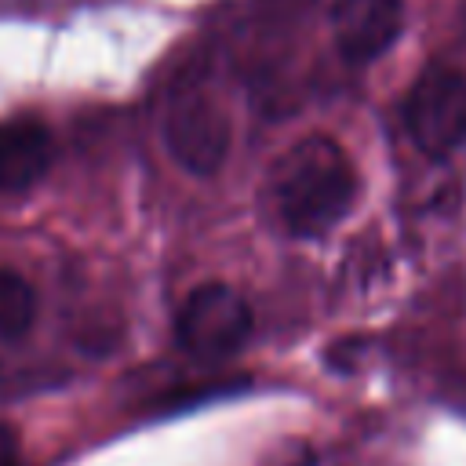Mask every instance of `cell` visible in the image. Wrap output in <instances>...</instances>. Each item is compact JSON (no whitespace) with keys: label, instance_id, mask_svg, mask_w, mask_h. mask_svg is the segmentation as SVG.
<instances>
[{"label":"cell","instance_id":"obj_1","mask_svg":"<svg viewBox=\"0 0 466 466\" xmlns=\"http://www.w3.org/2000/svg\"><path fill=\"white\" fill-rule=\"evenodd\" d=\"M269 200L280 226L295 237L328 233L357 200V171L328 135L295 142L269 171Z\"/></svg>","mask_w":466,"mask_h":466},{"label":"cell","instance_id":"obj_3","mask_svg":"<svg viewBox=\"0 0 466 466\" xmlns=\"http://www.w3.org/2000/svg\"><path fill=\"white\" fill-rule=\"evenodd\" d=\"M404 124L411 142L430 157H448L466 142V73L430 66L404 98Z\"/></svg>","mask_w":466,"mask_h":466},{"label":"cell","instance_id":"obj_7","mask_svg":"<svg viewBox=\"0 0 466 466\" xmlns=\"http://www.w3.org/2000/svg\"><path fill=\"white\" fill-rule=\"evenodd\" d=\"M36 320V291L18 273L0 266V339H18Z\"/></svg>","mask_w":466,"mask_h":466},{"label":"cell","instance_id":"obj_5","mask_svg":"<svg viewBox=\"0 0 466 466\" xmlns=\"http://www.w3.org/2000/svg\"><path fill=\"white\" fill-rule=\"evenodd\" d=\"M404 25L400 0H335L331 4V33L339 55L346 62L379 58Z\"/></svg>","mask_w":466,"mask_h":466},{"label":"cell","instance_id":"obj_6","mask_svg":"<svg viewBox=\"0 0 466 466\" xmlns=\"http://www.w3.org/2000/svg\"><path fill=\"white\" fill-rule=\"evenodd\" d=\"M51 164V131L36 113L0 120V193H22Z\"/></svg>","mask_w":466,"mask_h":466},{"label":"cell","instance_id":"obj_4","mask_svg":"<svg viewBox=\"0 0 466 466\" xmlns=\"http://www.w3.org/2000/svg\"><path fill=\"white\" fill-rule=\"evenodd\" d=\"M171 160L189 175H215L229 157V116L208 95H178L160 124Z\"/></svg>","mask_w":466,"mask_h":466},{"label":"cell","instance_id":"obj_2","mask_svg":"<svg viewBox=\"0 0 466 466\" xmlns=\"http://www.w3.org/2000/svg\"><path fill=\"white\" fill-rule=\"evenodd\" d=\"M251 306L229 284H200L186 295L175 317V339L189 357L222 360L251 335Z\"/></svg>","mask_w":466,"mask_h":466},{"label":"cell","instance_id":"obj_8","mask_svg":"<svg viewBox=\"0 0 466 466\" xmlns=\"http://www.w3.org/2000/svg\"><path fill=\"white\" fill-rule=\"evenodd\" d=\"M0 466H18V437L4 422H0Z\"/></svg>","mask_w":466,"mask_h":466}]
</instances>
